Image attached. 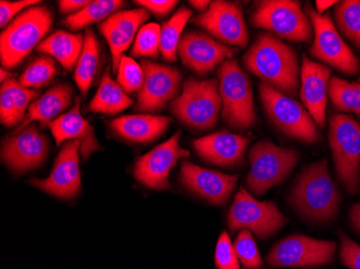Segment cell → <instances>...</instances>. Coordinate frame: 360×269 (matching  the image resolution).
Here are the masks:
<instances>
[{"label": "cell", "mask_w": 360, "mask_h": 269, "mask_svg": "<svg viewBox=\"0 0 360 269\" xmlns=\"http://www.w3.org/2000/svg\"><path fill=\"white\" fill-rule=\"evenodd\" d=\"M244 64L248 72L286 96L298 94L300 68L296 51L275 36L268 32L259 36L245 54Z\"/></svg>", "instance_id": "obj_1"}, {"label": "cell", "mask_w": 360, "mask_h": 269, "mask_svg": "<svg viewBox=\"0 0 360 269\" xmlns=\"http://www.w3.org/2000/svg\"><path fill=\"white\" fill-rule=\"evenodd\" d=\"M340 196L326 159L307 168L291 195V203L309 221H330L339 210Z\"/></svg>", "instance_id": "obj_2"}, {"label": "cell", "mask_w": 360, "mask_h": 269, "mask_svg": "<svg viewBox=\"0 0 360 269\" xmlns=\"http://www.w3.org/2000/svg\"><path fill=\"white\" fill-rule=\"evenodd\" d=\"M53 22V14L46 7L30 8L20 14L0 35L1 65L18 66L35 46L41 44Z\"/></svg>", "instance_id": "obj_3"}, {"label": "cell", "mask_w": 360, "mask_h": 269, "mask_svg": "<svg viewBox=\"0 0 360 269\" xmlns=\"http://www.w3.org/2000/svg\"><path fill=\"white\" fill-rule=\"evenodd\" d=\"M222 119L236 131H246L256 123L252 83L238 60H228L218 70Z\"/></svg>", "instance_id": "obj_4"}, {"label": "cell", "mask_w": 360, "mask_h": 269, "mask_svg": "<svg viewBox=\"0 0 360 269\" xmlns=\"http://www.w3.org/2000/svg\"><path fill=\"white\" fill-rule=\"evenodd\" d=\"M219 82L216 79L185 81L183 92L171 104V110L180 122L194 129H210L218 123L222 102Z\"/></svg>", "instance_id": "obj_5"}, {"label": "cell", "mask_w": 360, "mask_h": 269, "mask_svg": "<svg viewBox=\"0 0 360 269\" xmlns=\"http://www.w3.org/2000/svg\"><path fill=\"white\" fill-rule=\"evenodd\" d=\"M329 143L342 183L351 194L359 191L360 124L343 113H333L329 121Z\"/></svg>", "instance_id": "obj_6"}, {"label": "cell", "mask_w": 360, "mask_h": 269, "mask_svg": "<svg viewBox=\"0 0 360 269\" xmlns=\"http://www.w3.org/2000/svg\"><path fill=\"white\" fill-rule=\"evenodd\" d=\"M250 24L254 27L274 32L288 41L309 42L313 38L312 24L298 1H260L250 16Z\"/></svg>", "instance_id": "obj_7"}, {"label": "cell", "mask_w": 360, "mask_h": 269, "mask_svg": "<svg viewBox=\"0 0 360 269\" xmlns=\"http://www.w3.org/2000/svg\"><path fill=\"white\" fill-rule=\"evenodd\" d=\"M250 162V171L246 183L255 195L261 196L288 177L297 165L298 153L264 140L252 145Z\"/></svg>", "instance_id": "obj_8"}, {"label": "cell", "mask_w": 360, "mask_h": 269, "mask_svg": "<svg viewBox=\"0 0 360 269\" xmlns=\"http://www.w3.org/2000/svg\"><path fill=\"white\" fill-rule=\"evenodd\" d=\"M259 92L271 121L287 136L309 143L319 140L316 123L302 105L266 82L260 83Z\"/></svg>", "instance_id": "obj_9"}, {"label": "cell", "mask_w": 360, "mask_h": 269, "mask_svg": "<svg viewBox=\"0 0 360 269\" xmlns=\"http://www.w3.org/2000/svg\"><path fill=\"white\" fill-rule=\"evenodd\" d=\"M307 15L314 30V44L309 48L313 58L330 65L342 74H356L359 72V60L349 46L342 39L329 14H319L312 6L305 5Z\"/></svg>", "instance_id": "obj_10"}, {"label": "cell", "mask_w": 360, "mask_h": 269, "mask_svg": "<svg viewBox=\"0 0 360 269\" xmlns=\"http://www.w3.org/2000/svg\"><path fill=\"white\" fill-rule=\"evenodd\" d=\"M287 218L272 202H258L244 188L234 197L229 212L231 230H252L258 237L266 238L286 224Z\"/></svg>", "instance_id": "obj_11"}, {"label": "cell", "mask_w": 360, "mask_h": 269, "mask_svg": "<svg viewBox=\"0 0 360 269\" xmlns=\"http://www.w3.org/2000/svg\"><path fill=\"white\" fill-rule=\"evenodd\" d=\"M335 250V242L314 240L304 235H293L277 242L266 261L274 268L323 266L333 262Z\"/></svg>", "instance_id": "obj_12"}, {"label": "cell", "mask_w": 360, "mask_h": 269, "mask_svg": "<svg viewBox=\"0 0 360 269\" xmlns=\"http://www.w3.org/2000/svg\"><path fill=\"white\" fill-rule=\"evenodd\" d=\"M143 83L137 95V110L159 112L179 93L183 74L177 68L145 60L141 63Z\"/></svg>", "instance_id": "obj_13"}, {"label": "cell", "mask_w": 360, "mask_h": 269, "mask_svg": "<svg viewBox=\"0 0 360 269\" xmlns=\"http://www.w3.org/2000/svg\"><path fill=\"white\" fill-rule=\"evenodd\" d=\"M192 23L204 28L219 41L231 46L245 48L250 40L243 10L238 3L212 1L207 11L195 16Z\"/></svg>", "instance_id": "obj_14"}, {"label": "cell", "mask_w": 360, "mask_h": 269, "mask_svg": "<svg viewBox=\"0 0 360 269\" xmlns=\"http://www.w3.org/2000/svg\"><path fill=\"white\" fill-rule=\"evenodd\" d=\"M48 137L36 125H30L5 139L1 147L4 163L16 175L39 167L48 157Z\"/></svg>", "instance_id": "obj_15"}, {"label": "cell", "mask_w": 360, "mask_h": 269, "mask_svg": "<svg viewBox=\"0 0 360 269\" xmlns=\"http://www.w3.org/2000/svg\"><path fill=\"white\" fill-rule=\"evenodd\" d=\"M180 136L181 131H176L169 140L141 157L135 165L136 180L151 189H169V175L172 169L180 159L190 155L188 150L180 147Z\"/></svg>", "instance_id": "obj_16"}, {"label": "cell", "mask_w": 360, "mask_h": 269, "mask_svg": "<svg viewBox=\"0 0 360 269\" xmlns=\"http://www.w3.org/2000/svg\"><path fill=\"white\" fill-rule=\"evenodd\" d=\"M81 143L70 140L63 145L53 169L46 179H32L30 183L46 193L63 199L75 197L81 191L79 151Z\"/></svg>", "instance_id": "obj_17"}, {"label": "cell", "mask_w": 360, "mask_h": 269, "mask_svg": "<svg viewBox=\"0 0 360 269\" xmlns=\"http://www.w3.org/2000/svg\"><path fill=\"white\" fill-rule=\"evenodd\" d=\"M177 53L186 67L203 76L231 60L234 51L204 32L190 30L180 39Z\"/></svg>", "instance_id": "obj_18"}, {"label": "cell", "mask_w": 360, "mask_h": 269, "mask_svg": "<svg viewBox=\"0 0 360 269\" xmlns=\"http://www.w3.org/2000/svg\"><path fill=\"white\" fill-rule=\"evenodd\" d=\"M180 182L189 191L208 200L210 203L222 205L228 202L236 187L238 176L224 175L189 162H184L180 171Z\"/></svg>", "instance_id": "obj_19"}, {"label": "cell", "mask_w": 360, "mask_h": 269, "mask_svg": "<svg viewBox=\"0 0 360 269\" xmlns=\"http://www.w3.org/2000/svg\"><path fill=\"white\" fill-rule=\"evenodd\" d=\"M149 19L148 10L136 9L119 11L98 24L112 55V72H119L121 58L134 40L139 27Z\"/></svg>", "instance_id": "obj_20"}, {"label": "cell", "mask_w": 360, "mask_h": 269, "mask_svg": "<svg viewBox=\"0 0 360 269\" xmlns=\"http://www.w3.org/2000/svg\"><path fill=\"white\" fill-rule=\"evenodd\" d=\"M331 70L325 65L302 58L300 98L319 126H325Z\"/></svg>", "instance_id": "obj_21"}, {"label": "cell", "mask_w": 360, "mask_h": 269, "mask_svg": "<svg viewBox=\"0 0 360 269\" xmlns=\"http://www.w3.org/2000/svg\"><path fill=\"white\" fill-rule=\"evenodd\" d=\"M250 140L246 137L226 131H216L193 141L194 150L205 161L215 165H242L245 150Z\"/></svg>", "instance_id": "obj_22"}, {"label": "cell", "mask_w": 360, "mask_h": 269, "mask_svg": "<svg viewBox=\"0 0 360 269\" xmlns=\"http://www.w3.org/2000/svg\"><path fill=\"white\" fill-rule=\"evenodd\" d=\"M80 106L81 98L77 97L72 110L58 117L49 127L58 147L66 140L80 141L81 155L86 161L91 155L102 149V147L95 137L94 127L81 115Z\"/></svg>", "instance_id": "obj_23"}, {"label": "cell", "mask_w": 360, "mask_h": 269, "mask_svg": "<svg viewBox=\"0 0 360 269\" xmlns=\"http://www.w3.org/2000/svg\"><path fill=\"white\" fill-rule=\"evenodd\" d=\"M169 117L153 114H131L117 117L110 127L119 136L129 141L149 143L159 138L171 124Z\"/></svg>", "instance_id": "obj_24"}, {"label": "cell", "mask_w": 360, "mask_h": 269, "mask_svg": "<svg viewBox=\"0 0 360 269\" xmlns=\"http://www.w3.org/2000/svg\"><path fill=\"white\" fill-rule=\"evenodd\" d=\"M72 103V88L70 84H58L36 99L28 107L25 120L20 124L14 133L23 131L30 123L38 122L42 125H50L58 119L60 113L70 108Z\"/></svg>", "instance_id": "obj_25"}, {"label": "cell", "mask_w": 360, "mask_h": 269, "mask_svg": "<svg viewBox=\"0 0 360 269\" xmlns=\"http://www.w3.org/2000/svg\"><path fill=\"white\" fill-rule=\"evenodd\" d=\"M39 96V91L21 86L15 79L3 83L0 91V121L5 126H16L23 121L30 103Z\"/></svg>", "instance_id": "obj_26"}, {"label": "cell", "mask_w": 360, "mask_h": 269, "mask_svg": "<svg viewBox=\"0 0 360 269\" xmlns=\"http://www.w3.org/2000/svg\"><path fill=\"white\" fill-rule=\"evenodd\" d=\"M84 46V37L80 34L74 35L58 30L37 46V51L56 58L65 70H72L77 66Z\"/></svg>", "instance_id": "obj_27"}, {"label": "cell", "mask_w": 360, "mask_h": 269, "mask_svg": "<svg viewBox=\"0 0 360 269\" xmlns=\"http://www.w3.org/2000/svg\"><path fill=\"white\" fill-rule=\"evenodd\" d=\"M132 99L127 96L118 82L111 78L108 67L105 70L96 94L89 105V110L102 114L115 115L122 112L132 106Z\"/></svg>", "instance_id": "obj_28"}, {"label": "cell", "mask_w": 360, "mask_h": 269, "mask_svg": "<svg viewBox=\"0 0 360 269\" xmlns=\"http://www.w3.org/2000/svg\"><path fill=\"white\" fill-rule=\"evenodd\" d=\"M100 44L91 28H86L84 46L75 70L74 79L80 90L81 95L86 97L92 86L93 81L98 72L101 60Z\"/></svg>", "instance_id": "obj_29"}, {"label": "cell", "mask_w": 360, "mask_h": 269, "mask_svg": "<svg viewBox=\"0 0 360 269\" xmlns=\"http://www.w3.org/2000/svg\"><path fill=\"white\" fill-rule=\"evenodd\" d=\"M123 4V1L118 0L90 1L84 9L65 18L62 24L70 30H80L96 22H104L109 16L116 13L117 10L120 9Z\"/></svg>", "instance_id": "obj_30"}, {"label": "cell", "mask_w": 360, "mask_h": 269, "mask_svg": "<svg viewBox=\"0 0 360 269\" xmlns=\"http://www.w3.org/2000/svg\"><path fill=\"white\" fill-rule=\"evenodd\" d=\"M193 12L186 7H181L169 21L161 27V44L160 52L167 62H176L177 48L180 39L183 37L184 28L189 21Z\"/></svg>", "instance_id": "obj_31"}, {"label": "cell", "mask_w": 360, "mask_h": 269, "mask_svg": "<svg viewBox=\"0 0 360 269\" xmlns=\"http://www.w3.org/2000/svg\"><path fill=\"white\" fill-rule=\"evenodd\" d=\"M328 93L333 108L342 112L355 113L360 117V83L333 77Z\"/></svg>", "instance_id": "obj_32"}, {"label": "cell", "mask_w": 360, "mask_h": 269, "mask_svg": "<svg viewBox=\"0 0 360 269\" xmlns=\"http://www.w3.org/2000/svg\"><path fill=\"white\" fill-rule=\"evenodd\" d=\"M335 22L345 37L360 48V0H345L338 3Z\"/></svg>", "instance_id": "obj_33"}, {"label": "cell", "mask_w": 360, "mask_h": 269, "mask_svg": "<svg viewBox=\"0 0 360 269\" xmlns=\"http://www.w3.org/2000/svg\"><path fill=\"white\" fill-rule=\"evenodd\" d=\"M58 74L56 60L50 56H42L30 63L19 82L26 88H40L46 86Z\"/></svg>", "instance_id": "obj_34"}, {"label": "cell", "mask_w": 360, "mask_h": 269, "mask_svg": "<svg viewBox=\"0 0 360 269\" xmlns=\"http://www.w3.org/2000/svg\"><path fill=\"white\" fill-rule=\"evenodd\" d=\"M161 44V26L149 23L143 26L137 32L136 39L132 48L135 58H153L159 56Z\"/></svg>", "instance_id": "obj_35"}, {"label": "cell", "mask_w": 360, "mask_h": 269, "mask_svg": "<svg viewBox=\"0 0 360 269\" xmlns=\"http://www.w3.org/2000/svg\"><path fill=\"white\" fill-rule=\"evenodd\" d=\"M234 249L244 269H264V262L250 230H243L238 234Z\"/></svg>", "instance_id": "obj_36"}, {"label": "cell", "mask_w": 360, "mask_h": 269, "mask_svg": "<svg viewBox=\"0 0 360 269\" xmlns=\"http://www.w3.org/2000/svg\"><path fill=\"white\" fill-rule=\"evenodd\" d=\"M143 70L132 58L123 55L119 66L117 82L127 93L139 92L143 86Z\"/></svg>", "instance_id": "obj_37"}, {"label": "cell", "mask_w": 360, "mask_h": 269, "mask_svg": "<svg viewBox=\"0 0 360 269\" xmlns=\"http://www.w3.org/2000/svg\"><path fill=\"white\" fill-rule=\"evenodd\" d=\"M215 263L218 269H240L234 244L226 230L220 235L216 246Z\"/></svg>", "instance_id": "obj_38"}, {"label": "cell", "mask_w": 360, "mask_h": 269, "mask_svg": "<svg viewBox=\"0 0 360 269\" xmlns=\"http://www.w3.org/2000/svg\"><path fill=\"white\" fill-rule=\"evenodd\" d=\"M340 242H341V260L342 264L349 269H360V246L345 235L340 232Z\"/></svg>", "instance_id": "obj_39"}, {"label": "cell", "mask_w": 360, "mask_h": 269, "mask_svg": "<svg viewBox=\"0 0 360 269\" xmlns=\"http://www.w3.org/2000/svg\"><path fill=\"white\" fill-rule=\"evenodd\" d=\"M40 4L38 0H20V1H5L0 3V26L5 28L10 23L13 16L30 6Z\"/></svg>", "instance_id": "obj_40"}, {"label": "cell", "mask_w": 360, "mask_h": 269, "mask_svg": "<svg viewBox=\"0 0 360 269\" xmlns=\"http://www.w3.org/2000/svg\"><path fill=\"white\" fill-rule=\"evenodd\" d=\"M135 4L143 6L146 10L153 12L155 15L165 16L173 10L178 3L175 0H137Z\"/></svg>", "instance_id": "obj_41"}, {"label": "cell", "mask_w": 360, "mask_h": 269, "mask_svg": "<svg viewBox=\"0 0 360 269\" xmlns=\"http://www.w3.org/2000/svg\"><path fill=\"white\" fill-rule=\"evenodd\" d=\"M90 1L86 0H60L58 1V8L62 13H72L84 9Z\"/></svg>", "instance_id": "obj_42"}, {"label": "cell", "mask_w": 360, "mask_h": 269, "mask_svg": "<svg viewBox=\"0 0 360 269\" xmlns=\"http://www.w3.org/2000/svg\"><path fill=\"white\" fill-rule=\"evenodd\" d=\"M349 218H351V222L353 224L354 228L358 232H360V203L352 208Z\"/></svg>", "instance_id": "obj_43"}, {"label": "cell", "mask_w": 360, "mask_h": 269, "mask_svg": "<svg viewBox=\"0 0 360 269\" xmlns=\"http://www.w3.org/2000/svg\"><path fill=\"white\" fill-rule=\"evenodd\" d=\"M338 4V1H333V0H317L316 1V9L319 14L323 13L327 11L329 8L335 6Z\"/></svg>", "instance_id": "obj_44"}, {"label": "cell", "mask_w": 360, "mask_h": 269, "mask_svg": "<svg viewBox=\"0 0 360 269\" xmlns=\"http://www.w3.org/2000/svg\"><path fill=\"white\" fill-rule=\"evenodd\" d=\"M189 4L194 9L200 12H203V13L207 11L210 6V1H205V0H191V1H189Z\"/></svg>", "instance_id": "obj_45"}, {"label": "cell", "mask_w": 360, "mask_h": 269, "mask_svg": "<svg viewBox=\"0 0 360 269\" xmlns=\"http://www.w3.org/2000/svg\"><path fill=\"white\" fill-rule=\"evenodd\" d=\"M0 74H1V78H0V80H1V83L6 82V81L9 80V79H11V74H10V72H6L5 70H1Z\"/></svg>", "instance_id": "obj_46"}]
</instances>
